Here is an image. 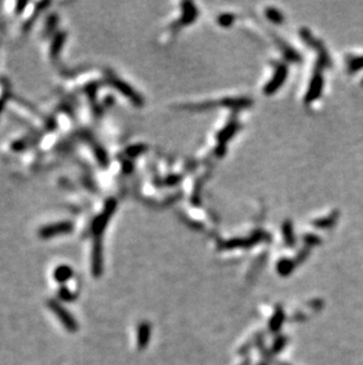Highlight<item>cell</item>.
Segmentation results:
<instances>
[{
  "label": "cell",
  "instance_id": "cell-1",
  "mask_svg": "<svg viewBox=\"0 0 363 365\" xmlns=\"http://www.w3.org/2000/svg\"><path fill=\"white\" fill-rule=\"evenodd\" d=\"M47 307L53 312L56 317L58 318L59 322L61 323V325L67 330V332L71 334H75L78 330V323L75 319V317L70 313L63 305L59 304L56 300H47Z\"/></svg>",
  "mask_w": 363,
  "mask_h": 365
},
{
  "label": "cell",
  "instance_id": "cell-2",
  "mask_svg": "<svg viewBox=\"0 0 363 365\" xmlns=\"http://www.w3.org/2000/svg\"><path fill=\"white\" fill-rule=\"evenodd\" d=\"M72 229H73V225L71 222L63 221V222L52 223V225L45 226V227L40 229L39 237L41 238V239H51V238L57 237V235L70 233V232H72Z\"/></svg>",
  "mask_w": 363,
  "mask_h": 365
},
{
  "label": "cell",
  "instance_id": "cell-3",
  "mask_svg": "<svg viewBox=\"0 0 363 365\" xmlns=\"http://www.w3.org/2000/svg\"><path fill=\"white\" fill-rule=\"evenodd\" d=\"M91 270H92L93 275L99 276L102 274V270H103V257H102V245H100L99 241H96L93 245V249H92V266H91Z\"/></svg>",
  "mask_w": 363,
  "mask_h": 365
},
{
  "label": "cell",
  "instance_id": "cell-4",
  "mask_svg": "<svg viewBox=\"0 0 363 365\" xmlns=\"http://www.w3.org/2000/svg\"><path fill=\"white\" fill-rule=\"evenodd\" d=\"M53 276H55V280L59 282V284H65V282L69 281L73 276V271L71 267L66 266V265H61V266H59L55 270Z\"/></svg>",
  "mask_w": 363,
  "mask_h": 365
},
{
  "label": "cell",
  "instance_id": "cell-5",
  "mask_svg": "<svg viewBox=\"0 0 363 365\" xmlns=\"http://www.w3.org/2000/svg\"><path fill=\"white\" fill-rule=\"evenodd\" d=\"M58 297H59V299L63 300V302L70 303V302H73V300H76L77 294L71 292V291L67 287L63 286V287H60L58 290Z\"/></svg>",
  "mask_w": 363,
  "mask_h": 365
},
{
  "label": "cell",
  "instance_id": "cell-6",
  "mask_svg": "<svg viewBox=\"0 0 363 365\" xmlns=\"http://www.w3.org/2000/svg\"><path fill=\"white\" fill-rule=\"evenodd\" d=\"M65 40V36L64 34H59V36L56 38L55 39V44H53V48H52V52L53 54H57V52L59 51V50L61 49V45H63Z\"/></svg>",
  "mask_w": 363,
  "mask_h": 365
},
{
  "label": "cell",
  "instance_id": "cell-7",
  "mask_svg": "<svg viewBox=\"0 0 363 365\" xmlns=\"http://www.w3.org/2000/svg\"><path fill=\"white\" fill-rule=\"evenodd\" d=\"M0 111H1V102H0Z\"/></svg>",
  "mask_w": 363,
  "mask_h": 365
}]
</instances>
